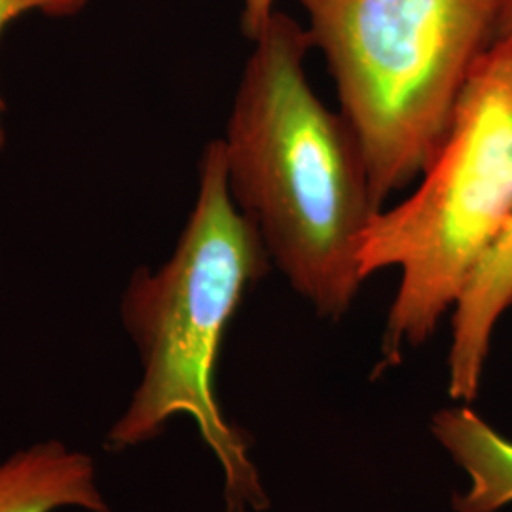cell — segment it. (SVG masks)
Instances as JSON below:
<instances>
[{"label":"cell","mask_w":512,"mask_h":512,"mask_svg":"<svg viewBox=\"0 0 512 512\" xmlns=\"http://www.w3.org/2000/svg\"><path fill=\"white\" fill-rule=\"evenodd\" d=\"M253 42L220 139L228 186L294 291L336 321L365 281L359 249L382 207L348 120L311 88L306 27L275 10Z\"/></svg>","instance_id":"cell-1"},{"label":"cell","mask_w":512,"mask_h":512,"mask_svg":"<svg viewBox=\"0 0 512 512\" xmlns=\"http://www.w3.org/2000/svg\"><path fill=\"white\" fill-rule=\"evenodd\" d=\"M270 255L239 209L220 139L200 162L198 196L171 258L131 275L120 315L139 351L143 378L105 437L110 452L158 439L169 420L190 416L219 459L226 512L270 507L251 440L224 416L217 397L220 348L243 298L266 275Z\"/></svg>","instance_id":"cell-2"},{"label":"cell","mask_w":512,"mask_h":512,"mask_svg":"<svg viewBox=\"0 0 512 512\" xmlns=\"http://www.w3.org/2000/svg\"><path fill=\"white\" fill-rule=\"evenodd\" d=\"M298 2L385 207L435 156L471 74L497 42L505 0Z\"/></svg>","instance_id":"cell-3"},{"label":"cell","mask_w":512,"mask_h":512,"mask_svg":"<svg viewBox=\"0 0 512 512\" xmlns=\"http://www.w3.org/2000/svg\"><path fill=\"white\" fill-rule=\"evenodd\" d=\"M512 220V42L497 40L459 97L416 190L382 207L359 249L363 277L397 268L380 370L420 348Z\"/></svg>","instance_id":"cell-4"},{"label":"cell","mask_w":512,"mask_h":512,"mask_svg":"<svg viewBox=\"0 0 512 512\" xmlns=\"http://www.w3.org/2000/svg\"><path fill=\"white\" fill-rule=\"evenodd\" d=\"M511 306L512 220L476 266L452 310L448 393L454 401L471 403L478 397L497 321Z\"/></svg>","instance_id":"cell-5"},{"label":"cell","mask_w":512,"mask_h":512,"mask_svg":"<svg viewBox=\"0 0 512 512\" xmlns=\"http://www.w3.org/2000/svg\"><path fill=\"white\" fill-rule=\"evenodd\" d=\"M112 512L95 459L61 440H40L0 459V512Z\"/></svg>","instance_id":"cell-6"},{"label":"cell","mask_w":512,"mask_h":512,"mask_svg":"<svg viewBox=\"0 0 512 512\" xmlns=\"http://www.w3.org/2000/svg\"><path fill=\"white\" fill-rule=\"evenodd\" d=\"M431 431L469 476L454 497L456 512H497L512 503V440L497 433L469 404L439 410Z\"/></svg>","instance_id":"cell-7"},{"label":"cell","mask_w":512,"mask_h":512,"mask_svg":"<svg viewBox=\"0 0 512 512\" xmlns=\"http://www.w3.org/2000/svg\"><path fill=\"white\" fill-rule=\"evenodd\" d=\"M88 0H0V35L4 29L16 21V19L25 16V14H44L50 18H67L78 14ZM4 112H6V103L0 95V152L6 145V129H4Z\"/></svg>","instance_id":"cell-8"},{"label":"cell","mask_w":512,"mask_h":512,"mask_svg":"<svg viewBox=\"0 0 512 512\" xmlns=\"http://www.w3.org/2000/svg\"><path fill=\"white\" fill-rule=\"evenodd\" d=\"M275 0H243L241 29L249 40H256L274 16Z\"/></svg>","instance_id":"cell-9"},{"label":"cell","mask_w":512,"mask_h":512,"mask_svg":"<svg viewBox=\"0 0 512 512\" xmlns=\"http://www.w3.org/2000/svg\"><path fill=\"white\" fill-rule=\"evenodd\" d=\"M497 40H509L512 42V0L503 2V12L499 19V33Z\"/></svg>","instance_id":"cell-10"}]
</instances>
